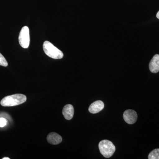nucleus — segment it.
<instances>
[{
	"mask_svg": "<svg viewBox=\"0 0 159 159\" xmlns=\"http://www.w3.org/2000/svg\"><path fill=\"white\" fill-rule=\"evenodd\" d=\"M27 97L21 94H16L4 97L1 101L3 107L15 106L22 104L26 101Z\"/></svg>",
	"mask_w": 159,
	"mask_h": 159,
	"instance_id": "obj_1",
	"label": "nucleus"
},
{
	"mask_svg": "<svg viewBox=\"0 0 159 159\" xmlns=\"http://www.w3.org/2000/svg\"><path fill=\"white\" fill-rule=\"evenodd\" d=\"M43 49L45 53L49 57L54 59H61L63 53L50 42L46 41L43 44Z\"/></svg>",
	"mask_w": 159,
	"mask_h": 159,
	"instance_id": "obj_2",
	"label": "nucleus"
},
{
	"mask_svg": "<svg viewBox=\"0 0 159 159\" xmlns=\"http://www.w3.org/2000/svg\"><path fill=\"white\" fill-rule=\"evenodd\" d=\"M99 148L100 153L106 158L110 157L116 151L113 143L107 140H102L99 142Z\"/></svg>",
	"mask_w": 159,
	"mask_h": 159,
	"instance_id": "obj_3",
	"label": "nucleus"
},
{
	"mask_svg": "<svg viewBox=\"0 0 159 159\" xmlns=\"http://www.w3.org/2000/svg\"><path fill=\"white\" fill-rule=\"evenodd\" d=\"M62 140L61 137L56 133L51 132L47 137L48 142L52 145L59 144L62 142Z\"/></svg>",
	"mask_w": 159,
	"mask_h": 159,
	"instance_id": "obj_8",
	"label": "nucleus"
},
{
	"mask_svg": "<svg viewBox=\"0 0 159 159\" xmlns=\"http://www.w3.org/2000/svg\"><path fill=\"white\" fill-rule=\"evenodd\" d=\"M148 159H159V148L154 149L151 152L148 156Z\"/></svg>",
	"mask_w": 159,
	"mask_h": 159,
	"instance_id": "obj_10",
	"label": "nucleus"
},
{
	"mask_svg": "<svg viewBox=\"0 0 159 159\" xmlns=\"http://www.w3.org/2000/svg\"><path fill=\"white\" fill-rule=\"evenodd\" d=\"M104 107V104L101 100H97L92 103L89 107V111L92 114H96L102 110Z\"/></svg>",
	"mask_w": 159,
	"mask_h": 159,
	"instance_id": "obj_6",
	"label": "nucleus"
},
{
	"mask_svg": "<svg viewBox=\"0 0 159 159\" xmlns=\"http://www.w3.org/2000/svg\"><path fill=\"white\" fill-rule=\"evenodd\" d=\"M62 114L67 120H70L74 115V108L71 104H67L63 108Z\"/></svg>",
	"mask_w": 159,
	"mask_h": 159,
	"instance_id": "obj_9",
	"label": "nucleus"
},
{
	"mask_svg": "<svg viewBox=\"0 0 159 159\" xmlns=\"http://www.w3.org/2000/svg\"><path fill=\"white\" fill-rule=\"evenodd\" d=\"M123 119L126 123L133 124L136 122L138 115L135 111L133 110H127L124 112L123 115Z\"/></svg>",
	"mask_w": 159,
	"mask_h": 159,
	"instance_id": "obj_5",
	"label": "nucleus"
},
{
	"mask_svg": "<svg viewBox=\"0 0 159 159\" xmlns=\"http://www.w3.org/2000/svg\"><path fill=\"white\" fill-rule=\"evenodd\" d=\"M157 17L159 19V11H158L157 13Z\"/></svg>",
	"mask_w": 159,
	"mask_h": 159,
	"instance_id": "obj_13",
	"label": "nucleus"
},
{
	"mask_svg": "<svg viewBox=\"0 0 159 159\" xmlns=\"http://www.w3.org/2000/svg\"><path fill=\"white\" fill-rule=\"evenodd\" d=\"M19 42L21 47L24 48H29L30 43L29 28L27 26L23 27L20 32Z\"/></svg>",
	"mask_w": 159,
	"mask_h": 159,
	"instance_id": "obj_4",
	"label": "nucleus"
},
{
	"mask_svg": "<svg viewBox=\"0 0 159 159\" xmlns=\"http://www.w3.org/2000/svg\"><path fill=\"white\" fill-rule=\"evenodd\" d=\"M8 65V63L6 58L0 53V66L6 67Z\"/></svg>",
	"mask_w": 159,
	"mask_h": 159,
	"instance_id": "obj_11",
	"label": "nucleus"
},
{
	"mask_svg": "<svg viewBox=\"0 0 159 159\" xmlns=\"http://www.w3.org/2000/svg\"><path fill=\"white\" fill-rule=\"evenodd\" d=\"M2 159H10L9 157H5L3 158Z\"/></svg>",
	"mask_w": 159,
	"mask_h": 159,
	"instance_id": "obj_14",
	"label": "nucleus"
},
{
	"mask_svg": "<svg viewBox=\"0 0 159 159\" xmlns=\"http://www.w3.org/2000/svg\"><path fill=\"white\" fill-rule=\"evenodd\" d=\"M7 120L5 118H0V127H2L5 126L7 124Z\"/></svg>",
	"mask_w": 159,
	"mask_h": 159,
	"instance_id": "obj_12",
	"label": "nucleus"
},
{
	"mask_svg": "<svg viewBox=\"0 0 159 159\" xmlns=\"http://www.w3.org/2000/svg\"><path fill=\"white\" fill-rule=\"evenodd\" d=\"M149 68L152 73H157L159 71V54H156L151 60Z\"/></svg>",
	"mask_w": 159,
	"mask_h": 159,
	"instance_id": "obj_7",
	"label": "nucleus"
}]
</instances>
